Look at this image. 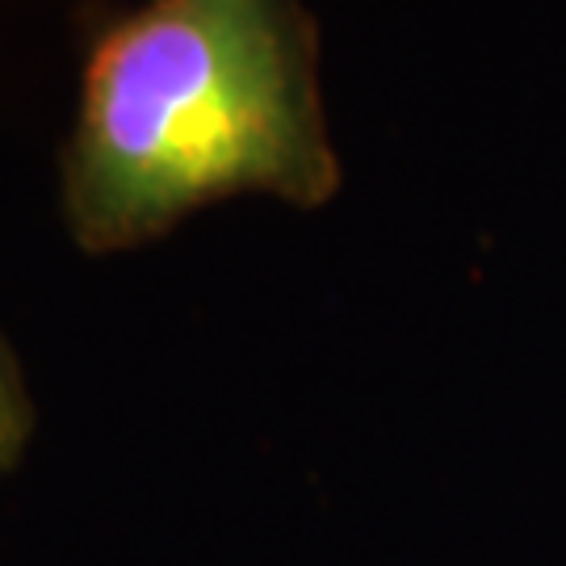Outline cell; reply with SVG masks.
<instances>
[{
	"mask_svg": "<svg viewBox=\"0 0 566 566\" xmlns=\"http://www.w3.org/2000/svg\"><path fill=\"white\" fill-rule=\"evenodd\" d=\"M25 395H21L18 369L9 361V353L0 348V465H9L18 458L21 441H25Z\"/></svg>",
	"mask_w": 566,
	"mask_h": 566,
	"instance_id": "2",
	"label": "cell"
},
{
	"mask_svg": "<svg viewBox=\"0 0 566 566\" xmlns=\"http://www.w3.org/2000/svg\"><path fill=\"white\" fill-rule=\"evenodd\" d=\"M340 189L303 0H147L105 25L63 143V219L84 252L160 240L240 193L324 206Z\"/></svg>",
	"mask_w": 566,
	"mask_h": 566,
	"instance_id": "1",
	"label": "cell"
}]
</instances>
